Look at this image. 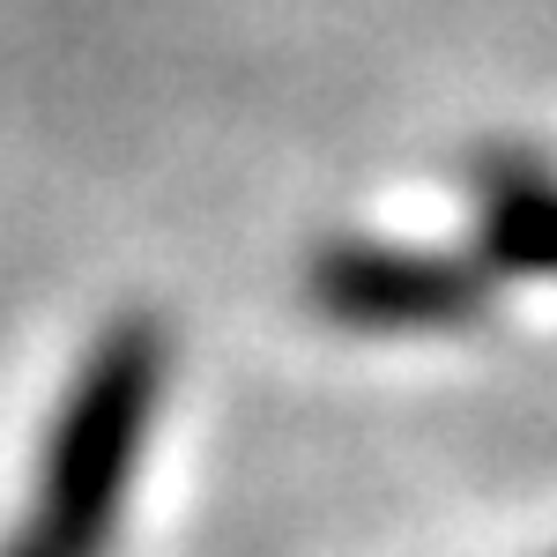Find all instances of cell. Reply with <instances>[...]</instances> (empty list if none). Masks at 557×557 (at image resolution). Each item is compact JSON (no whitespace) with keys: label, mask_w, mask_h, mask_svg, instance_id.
Wrapping results in <instances>:
<instances>
[{"label":"cell","mask_w":557,"mask_h":557,"mask_svg":"<svg viewBox=\"0 0 557 557\" xmlns=\"http://www.w3.org/2000/svg\"><path fill=\"white\" fill-rule=\"evenodd\" d=\"M164 372H172L164 327L157 320H120V327L97 335V349L83 357V372L67 380L60 409H52L30 520H45L52 535H67L89 557H104L112 535H120V513L134 498V469L149 454V431H157Z\"/></svg>","instance_id":"1"},{"label":"cell","mask_w":557,"mask_h":557,"mask_svg":"<svg viewBox=\"0 0 557 557\" xmlns=\"http://www.w3.org/2000/svg\"><path fill=\"white\" fill-rule=\"evenodd\" d=\"M312 305L335 327L364 335H431V327H469L491 312V268L446 253H401V246H364L335 238L305 268Z\"/></svg>","instance_id":"2"},{"label":"cell","mask_w":557,"mask_h":557,"mask_svg":"<svg viewBox=\"0 0 557 557\" xmlns=\"http://www.w3.org/2000/svg\"><path fill=\"white\" fill-rule=\"evenodd\" d=\"M483 268L557 275V186L543 172L483 178Z\"/></svg>","instance_id":"3"},{"label":"cell","mask_w":557,"mask_h":557,"mask_svg":"<svg viewBox=\"0 0 557 557\" xmlns=\"http://www.w3.org/2000/svg\"><path fill=\"white\" fill-rule=\"evenodd\" d=\"M0 557H89V550H75L67 535H52L45 520H23V528H15V543H8Z\"/></svg>","instance_id":"4"}]
</instances>
